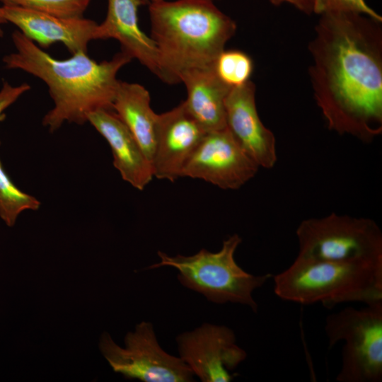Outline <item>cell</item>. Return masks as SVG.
<instances>
[{
    "instance_id": "9",
    "label": "cell",
    "mask_w": 382,
    "mask_h": 382,
    "mask_svg": "<svg viewBox=\"0 0 382 382\" xmlns=\"http://www.w3.org/2000/svg\"><path fill=\"white\" fill-rule=\"evenodd\" d=\"M259 168L225 127L207 132L181 177L203 180L224 190H237L252 179Z\"/></svg>"
},
{
    "instance_id": "8",
    "label": "cell",
    "mask_w": 382,
    "mask_h": 382,
    "mask_svg": "<svg viewBox=\"0 0 382 382\" xmlns=\"http://www.w3.org/2000/svg\"><path fill=\"white\" fill-rule=\"evenodd\" d=\"M125 347L105 332L99 349L113 371L127 379L144 382H190L194 374L180 357L166 353L160 346L153 325L141 322L125 337Z\"/></svg>"
},
{
    "instance_id": "22",
    "label": "cell",
    "mask_w": 382,
    "mask_h": 382,
    "mask_svg": "<svg viewBox=\"0 0 382 382\" xmlns=\"http://www.w3.org/2000/svg\"><path fill=\"white\" fill-rule=\"evenodd\" d=\"M30 88L31 86L27 83H23L19 86H13L8 81H4L0 90V117L7 108Z\"/></svg>"
},
{
    "instance_id": "12",
    "label": "cell",
    "mask_w": 382,
    "mask_h": 382,
    "mask_svg": "<svg viewBox=\"0 0 382 382\" xmlns=\"http://www.w3.org/2000/svg\"><path fill=\"white\" fill-rule=\"evenodd\" d=\"M226 127L259 167L270 169L276 163L274 134L262 123L255 103V86L248 81L231 88L225 100Z\"/></svg>"
},
{
    "instance_id": "15",
    "label": "cell",
    "mask_w": 382,
    "mask_h": 382,
    "mask_svg": "<svg viewBox=\"0 0 382 382\" xmlns=\"http://www.w3.org/2000/svg\"><path fill=\"white\" fill-rule=\"evenodd\" d=\"M89 122L107 141L113 156V165L122 178L143 190L154 178L152 166L133 135L112 110L91 113Z\"/></svg>"
},
{
    "instance_id": "24",
    "label": "cell",
    "mask_w": 382,
    "mask_h": 382,
    "mask_svg": "<svg viewBox=\"0 0 382 382\" xmlns=\"http://www.w3.org/2000/svg\"><path fill=\"white\" fill-rule=\"evenodd\" d=\"M6 23L7 22L3 16L2 11H1V6H0V37H3L4 35V31L1 28V25Z\"/></svg>"
},
{
    "instance_id": "26",
    "label": "cell",
    "mask_w": 382,
    "mask_h": 382,
    "mask_svg": "<svg viewBox=\"0 0 382 382\" xmlns=\"http://www.w3.org/2000/svg\"><path fill=\"white\" fill-rule=\"evenodd\" d=\"M212 1H216V0H212Z\"/></svg>"
},
{
    "instance_id": "7",
    "label": "cell",
    "mask_w": 382,
    "mask_h": 382,
    "mask_svg": "<svg viewBox=\"0 0 382 382\" xmlns=\"http://www.w3.org/2000/svg\"><path fill=\"white\" fill-rule=\"evenodd\" d=\"M325 332L329 349L344 342L336 381L381 382L382 301L330 314Z\"/></svg>"
},
{
    "instance_id": "1",
    "label": "cell",
    "mask_w": 382,
    "mask_h": 382,
    "mask_svg": "<svg viewBox=\"0 0 382 382\" xmlns=\"http://www.w3.org/2000/svg\"><path fill=\"white\" fill-rule=\"evenodd\" d=\"M309 75L328 128L369 142L382 132V21L355 12L319 15Z\"/></svg>"
},
{
    "instance_id": "21",
    "label": "cell",
    "mask_w": 382,
    "mask_h": 382,
    "mask_svg": "<svg viewBox=\"0 0 382 382\" xmlns=\"http://www.w3.org/2000/svg\"><path fill=\"white\" fill-rule=\"evenodd\" d=\"M325 12L360 13L382 21V17L366 4V0H315L314 13L320 15Z\"/></svg>"
},
{
    "instance_id": "25",
    "label": "cell",
    "mask_w": 382,
    "mask_h": 382,
    "mask_svg": "<svg viewBox=\"0 0 382 382\" xmlns=\"http://www.w3.org/2000/svg\"><path fill=\"white\" fill-rule=\"evenodd\" d=\"M145 3L149 2L150 3H154V2H158L162 1H166V0H143Z\"/></svg>"
},
{
    "instance_id": "19",
    "label": "cell",
    "mask_w": 382,
    "mask_h": 382,
    "mask_svg": "<svg viewBox=\"0 0 382 382\" xmlns=\"http://www.w3.org/2000/svg\"><path fill=\"white\" fill-rule=\"evenodd\" d=\"M214 68L220 80L230 88L248 81L253 71V62L246 53L237 50H224L216 58Z\"/></svg>"
},
{
    "instance_id": "4",
    "label": "cell",
    "mask_w": 382,
    "mask_h": 382,
    "mask_svg": "<svg viewBox=\"0 0 382 382\" xmlns=\"http://www.w3.org/2000/svg\"><path fill=\"white\" fill-rule=\"evenodd\" d=\"M274 278V291L284 301L302 305L382 301V262H330L296 257Z\"/></svg>"
},
{
    "instance_id": "17",
    "label": "cell",
    "mask_w": 382,
    "mask_h": 382,
    "mask_svg": "<svg viewBox=\"0 0 382 382\" xmlns=\"http://www.w3.org/2000/svg\"><path fill=\"white\" fill-rule=\"evenodd\" d=\"M150 102L149 92L145 87L137 83L119 81L112 108L151 163L158 114L152 110Z\"/></svg>"
},
{
    "instance_id": "20",
    "label": "cell",
    "mask_w": 382,
    "mask_h": 382,
    "mask_svg": "<svg viewBox=\"0 0 382 382\" xmlns=\"http://www.w3.org/2000/svg\"><path fill=\"white\" fill-rule=\"evenodd\" d=\"M14 6L61 17H82L91 0H0Z\"/></svg>"
},
{
    "instance_id": "5",
    "label": "cell",
    "mask_w": 382,
    "mask_h": 382,
    "mask_svg": "<svg viewBox=\"0 0 382 382\" xmlns=\"http://www.w3.org/2000/svg\"><path fill=\"white\" fill-rule=\"evenodd\" d=\"M241 242L242 238L235 233L224 241L221 250L216 253L202 248L190 256H170L158 251L160 262L146 269L174 267L178 272L179 282L184 286L202 294L209 301L216 303H240L257 312L258 306L253 293L273 275L270 273L253 275L236 263L234 254Z\"/></svg>"
},
{
    "instance_id": "2",
    "label": "cell",
    "mask_w": 382,
    "mask_h": 382,
    "mask_svg": "<svg viewBox=\"0 0 382 382\" xmlns=\"http://www.w3.org/2000/svg\"><path fill=\"white\" fill-rule=\"evenodd\" d=\"M16 52L3 57L6 69H20L47 85L54 106L42 124L50 132L65 122L83 125L88 115L99 110H112L119 71L132 58L121 51L110 60L97 62L86 52L56 59L21 31L11 35Z\"/></svg>"
},
{
    "instance_id": "6",
    "label": "cell",
    "mask_w": 382,
    "mask_h": 382,
    "mask_svg": "<svg viewBox=\"0 0 382 382\" xmlns=\"http://www.w3.org/2000/svg\"><path fill=\"white\" fill-rule=\"evenodd\" d=\"M298 257L330 262H382V232L372 219L332 213L302 221Z\"/></svg>"
},
{
    "instance_id": "11",
    "label": "cell",
    "mask_w": 382,
    "mask_h": 382,
    "mask_svg": "<svg viewBox=\"0 0 382 382\" xmlns=\"http://www.w3.org/2000/svg\"><path fill=\"white\" fill-rule=\"evenodd\" d=\"M206 133L188 111L184 101L168 111L158 114L151 159L154 177L171 182L180 178L185 164Z\"/></svg>"
},
{
    "instance_id": "16",
    "label": "cell",
    "mask_w": 382,
    "mask_h": 382,
    "mask_svg": "<svg viewBox=\"0 0 382 382\" xmlns=\"http://www.w3.org/2000/svg\"><path fill=\"white\" fill-rule=\"evenodd\" d=\"M187 90L185 105L207 131L226 127L225 100L231 88L217 76L214 65L187 70L180 75Z\"/></svg>"
},
{
    "instance_id": "18",
    "label": "cell",
    "mask_w": 382,
    "mask_h": 382,
    "mask_svg": "<svg viewBox=\"0 0 382 382\" xmlns=\"http://www.w3.org/2000/svg\"><path fill=\"white\" fill-rule=\"evenodd\" d=\"M41 202L34 196L21 190L6 173L0 160V218L12 227L18 216L25 210L39 209Z\"/></svg>"
},
{
    "instance_id": "10",
    "label": "cell",
    "mask_w": 382,
    "mask_h": 382,
    "mask_svg": "<svg viewBox=\"0 0 382 382\" xmlns=\"http://www.w3.org/2000/svg\"><path fill=\"white\" fill-rule=\"evenodd\" d=\"M179 355L202 382H228L246 357L233 331L224 325L204 323L176 337Z\"/></svg>"
},
{
    "instance_id": "3",
    "label": "cell",
    "mask_w": 382,
    "mask_h": 382,
    "mask_svg": "<svg viewBox=\"0 0 382 382\" xmlns=\"http://www.w3.org/2000/svg\"><path fill=\"white\" fill-rule=\"evenodd\" d=\"M149 11L164 82L170 84L187 70L213 66L237 28L212 0L150 3Z\"/></svg>"
},
{
    "instance_id": "13",
    "label": "cell",
    "mask_w": 382,
    "mask_h": 382,
    "mask_svg": "<svg viewBox=\"0 0 382 382\" xmlns=\"http://www.w3.org/2000/svg\"><path fill=\"white\" fill-rule=\"evenodd\" d=\"M1 11L6 22L15 25L41 48L60 42L71 54L87 53L89 42L95 40L97 23L83 16L61 17L6 5L1 6Z\"/></svg>"
},
{
    "instance_id": "14",
    "label": "cell",
    "mask_w": 382,
    "mask_h": 382,
    "mask_svg": "<svg viewBox=\"0 0 382 382\" xmlns=\"http://www.w3.org/2000/svg\"><path fill=\"white\" fill-rule=\"evenodd\" d=\"M143 0H108L105 20L98 24L95 40L112 38L121 45V51L137 59L163 82L165 75L155 42L139 25L138 10Z\"/></svg>"
},
{
    "instance_id": "23",
    "label": "cell",
    "mask_w": 382,
    "mask_h": 382,
    "mask_svg": "<svg viewBox=\"0 0 382 382\" xmlns=\"http://www.w3.org/2000/svg\"><path fill=\"white\" fill-rule=\"evenodd\" d=\"M270 2L276 6L287 3L294 6L296 8L305 14L310 15L314 13L315 0H269Z\"/></svg>"
}]
</instances>
